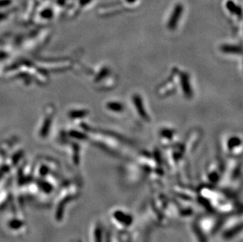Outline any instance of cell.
I'll return each instance as SVG.
<instances>
[{
    "instance_id": "obj_1",
    "label": "cell",
    "mask_w": 243,
    "mask_h": 242,
    "mask_svg": "<svg viewBox=\"0 0 243 242\" xmlns=\"http://www.w3.org/2000/svg\"><path fill=\"white\" fill-rule=\"evenodd\" d=\"M183 11H184V6L182 4L179 3V4H177L175 6L173 11H172V14L170 17L168 24V26L170 29H175L176 28V25H177L178 22H179V18L181 17L182 16Z\"/></svg>"
},
{
    "instance_id": "obj_2",
    "label": "cell",
    "mask_w": 243,
    "mask_h": 242,
    "mask_svg": "<svg viewBox=\"0 0 243 242\" xmlns=\"http://www.w3.org/2000/svg\"><path fill=\"white\" fill-rule=\"evenodd\" d=\"M226 6H227V9L229 10L230 13H232L233 14H235V15H238L239 17H241V9L240 8V6H237V5L235 4L233 1L229 0V1L227 2Z\"/></svg>"
},
{
    "instance_id": "obj_3",
    "label": "cell",
    "mask_w": 243,
    "mask_h": 242,
    "mask_svg": "<svg viewBox=\"0 0 243 242\" xmlns=\"http://www.w3.org/2000/svg\"><path fill=\"white\" fill-rule=\"evenodd\" d=\"M106 107L110 111H112V112H120L124 110V108H123V105L120 103V102H109L107 105H106Z\"/></svg>"
},
{
    "instance_id": "obj_4",
    "label": "cell",
    "mask_w": 243,
    "mask_h": 242,
    "mask_svg": "<svg viewBox=\"0 0 243 242\" xmlns=\"http://www.w3.org/2000/svg\"><path fill=\"white\" fill-rule=\"evenodd\" d=\"M53 15V12L50 9H46L43 12H41V16L44 18H50Z\"/></svg>"
},
{
    "instance_id": "obj_5",
    "label": "cell",
    "mask_w": 243,
    "mask_h": 242,
    "mask_svg": "<svg viewBox=\"0 0 243 242\" xmlns=\"http://www.w3.org/2000/svg\"><path fill=\"white\" fill-rule=\"evenodd\" d=\"M12 3V0H0V7L7 6Z\"/></svg>"
},
{
    "instance_id": "obj_6",
    "label": "cell",
    "mask_w": 243,
    "mask_h": 242,
    "mask_svg": "<svg viewBox=\"0 0 243 242\" xmlns=\"http://www.w3.org/2000/svg\"><path fill=\"white\" fill-rule=\"evenodd\" d=\"M91 0H80V4L82 6H85V5H88L89 2H91Z\"/></svg>"
},
{
    "instance_id": "obj_7",
    "label": "cell",
    "mask_w": 243,
    "mask_h": 242,
    "mask_svg": "<svg viewBox=\"0 0 243 242\" xmlns=\"http://www.w3.org/2000/svg\"><path fill=\"white\" fill-rule=\"evenodd\" d=\"M137 0H126V2H128V3H134V2H136Z\"/></svg>"
}]
</instances>
